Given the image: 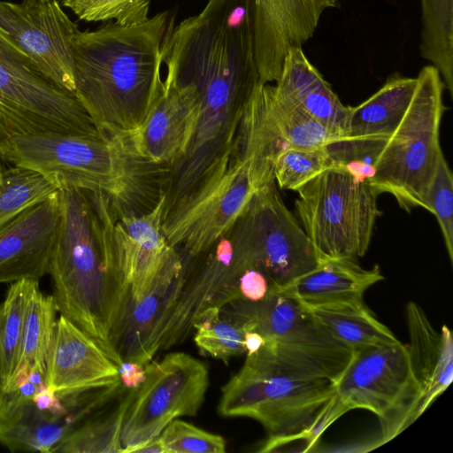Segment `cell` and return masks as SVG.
Instances as JSON below:
<instances>
[{
	"label": "cell",
	"mask_w": 453,
	"mask_h": 453,
	"mask_svg": "<svg viewBox=\"0 0 453 453\" xmlns=\"http://www.w3.org/2000/svg\"><path fill=\"white\" fill-rule=\"evenodd\" d=\"M168 12L145 22H108L73 38L74 95L102 133L139 128L162 87L163 44L172 24Z\"/></svg>",
	"instance_id": "obj_1"
},
{
	"label": "cell",
	"mask_w": 453,
	"mask_h": 453,
	"mask_svg": "<svg viewBox=\"0 0 453 453\" xmlns=\"http://www.w3.org/2000/svg\"><path fill=\"white\" fill-rule=\"evenodd\" d=\"M58 226L48 274L58 311L91 336L112 361L129 283L104 231L88 191L58 190Z\"/></svg>",
	"instance_id": "obj_2"
},
{
	"label": "cell",
	"mask_w": 453,
	"mask_h": 453,
	"mask_svg": "<svg viewBox=\"0 0 453 453\" xmlns=\"http://www.w3.org/2000/svg\"><path fill=\"white\" fill-rule=\"evenodd\" d=\"M246 108L238 127L196 181L165 206L163 231L183 266L207 250L275 181L269 152Z\"/></svg>",
	"instance_id": "obj_3"
},
{
	"label": "cell",
	"mask_w": 453,
	"mask_h": 453,
	"mask_svg": "<svg viewBox=\"0 0 453 453\" xmlns=\"http://www.w3.org/2000/svg\"><path fill=\"white\" fill-rule=\"evenodd\" d=\"M220 311L262 336L263 345L246 359L268 372L334 382L351 357L352 350L326 333L300 302L278 290L257 302L238 298Z\"/></svg>",
	"instance_id": "obj_4"
},
{
	"label": "cell",
	"mask_w": 453,
	"mask_h": 453,
	"mask_svg": "<svg viewBox=\"0 0 453 453\" xmlns=\"http://www.w3.org/2000/svg\"><path fill=\"white\" fill-rule=\"evenodd\" d=\"M417 79L413 98L384 140L369 183L378 195H392L408 212L416 207L427 211L426 194L443 154L440 126L445 111L444 83L432 65L424 66Z\"/></svg>",
	"instance_id": "obj_5"
},
{
	"label": "cell",
	"mask_w": 453,
	"mask_h": 453,
	"mask_svg": "<svg viewBox=\"0 0 453 453\" xmlns=\"http://www.w3.org/2000/svg\"><path fill=\"white\" fill-rule=\"evenodd\" d=\"M296 210L319 260H357L367 251L380 215L378 194L340 166L299 188Z\"/></svg>",
	"instance_id": "obj_6"
},
{
	"label": "cell",
	"mask_w": 453,
	"mask_h": 453,
	"mask_svg": "<svg viewBox=\"0 0 453 453\" xmlns=\"http://www.w3.org/2000/svg\"><path fill=\"white\" fill-rule=\"evenodd\" d=\"M45 132L99 134L74 93L50 81L0 26V145Z\"/></svg>",
	"instance_id": "obj_7"
},
{
	"label": "cell",
	"mask_w": 453,
	"mask_h": 453,
	"mask_svg": "<svg viewBox=\"0 0 453 453\" xmlns=\"http://www.w3.org/2000/svg\"><path fill=\"white\" fill-rule=\"evenodd\" d=\"M0 158L40 173L58 190L105 193L119 183L123 172L119 149L104 133L19 134L0 145Z\"/></svg>",
	"instance_id": "obj_8"
},
{
	"label": "cell",
	"mask_w": 453,
	"mask_h": 453,
	"mask_svg": "<svg viewBox=\"0 0 453 453\" xmlns=\"http://www.w3.org/2000/svg\"><path fill=\"white\" fill-rule=\"evenodd\" d=\"M333 394L330 380L294 379L245 359L221 388L217 411L224 418H252L268 437L288 436L307 429Z\"/></svg>",
	"instance_id": "obj_9"
},
{
	"label": "cell",
	"mask_w": 453,
	"mask_h": 453,
	"mask_svg": "<svg viewBox=\"0 0 453 453\" xmlns=\"http://www.w3.org/2000/svg\"><path fill=\"white\" fill-rule=\"evenodd\" d=\"M145 372L123 419L119 453H134L173 419L196 416L210 384L206 365L185 352L150 361Z\"/></svg>",
	"instance_id": "obj_10"
},
{
	"label": "cell",
	"mask_w": 453,
	"mask_h": 453,
	"mask_svg": "<svg viewBox=\"0 0 453 453\" xmlns=\"http://www.w3.org/2000/svg\"><path fill=\"white\" fill-rule=\"evenodd\" d=\"M279 290L314 270L319 259L275 181L260 188L230 227Z\"/></svg>",
	"instance_id": "obj_11"
},
{
	"label": "cell",
	"mask_w": 453,
	"mask_h": 453,
	"mask_svg": "<svg viewBox=\"0 0 453 453\" xmlns=\"http://www.w3.org/2000/svg\"><path fill=\"white\" fill-rule=\"evenodd\" d=\"M333 386L334 395L348 411H369L379 418L381 428L386 426L413 395L405 344L399 342L353 350Z\"/></svg>",
	"instance_id": "obj_12"
},
{
	"label": "cell",
	"mask_w": 453,
	"mask_h": 453,
	"mask_svg": "<svg viewBox=\"0 0 453 453\" xmlns=\"http://www.w3.org/2000/svg\"><path fill=\"white\" fill-rule=\"evenodd\" d=\"M0 26L50 81L74 93L73 38L79 29L58 1H0Z\"/></svg>",
	"instance_id": "obj_13"
},
{
	"label": "cell",
	"mask_w": 453,
	"mask_h": 453,
	"mask_svg": "<svg viewBox=\"0 0 453 453\" xmlns=\"http://www.w3.org/2000/svg\"><path fill=\"white\" fill-rule=\"evenodd\" d=\"M92 193V192H91ZM103 227L129 283V301L141 299L158 274L180 253L163 231L166 196L147 213L115 218L107 199L92 193Z\"/></svg>",
	"instance_id": "obj_14"
},
{
	"label": "cell",
	"mask_w": 453,
	"mask_h": 453,
	"mask_svg": "<svg viewBox=\"0 0 453 453\" xmlns=\"http://www.w3.org/2000/svg\"><path fill=\"white\" fill-rule=\"evenodd\" d=\"M409 342L405 344L413 382V395L404 410L381 428L380 443L401 434L444 392L453 380V337L443 325L434 328L414 302L405 307Z\"/></svg>",
	"instance_id": "obj_15"
},
{
	"label": "cell",
	"mask_w": 453,
	"mask_h": 453,
	"mask_svg": "<svg viewBox=\"0 0 453 453\" xmlns=\"http://www.w3.org/2000/svg\"><path fill=\"white\" fill-rule=\"evenodd\" d=\"M338 0H254V46L260 83L275 82L289 50L314 35Z\"/></svg>",
	"instance_id": "obj_16"
},
{
	"label": "cell",
	"mask_w": 453,
	"mask_h": 453,
	"mask_svg": "<svg viewBox=\"0 0 453 453\" xmlns=\"http://www.w3.org/2000/svg\"><path fill=\"white\" fill-rule=\"evenodd\" d=\"M198 117L196 93L189 87L164 79L161 92L142 126L125 134L141 156L171 167L185 155Z\"/></svg>",
	"instance_id": "obj_17"
},
{
	"label": "cell",
	"mask_w": 453,
	"mask_h": 453,
	"mask_svg": "<svg viewBox=\"0 0 453 453\" xmlns=\"http://www.w3.org/2000/svg\"><path fill=\"white\" fill-rule=\"evenodd\" d=\"M58 194L0 228V283L48 274L59 219Z\"/></svg>",
	"instance_id": "obj_18"
},
{
	"label": "cell",
	"mask_w": 453,
	"mask_h": 453,
	"mask_svg": "<svg viewBox=\"0 0 453 453\" xmlns=\"http://www.w3.org/2000/svg\"><path fill=\"white\" fill-rule=\"evenodd\" d=\"M118 381L115 362L91 336L60 314L48 362L47 386L61 396Z\"/></svg>",
	"instance_id": "obj_19"
},
{
	"label": "cell",
	"mask_w": 453,
	"mask_h": 453,
	"mask_svg": "<svg viewBox=\"0 0 453 453\" xmlns=\"http://www.w3.org/2000/svg\"><path fill=\"white\" fill-rule=\"evenodd\" d=\"M273 86L310 117L343 138L349 106L342 104L303 48L288 51Z\"/></svg>",
	"instance_id": "obj_20"
},
{
	"label": "cell",
	"mask_w": 453,
	"mask_h": 453,
	"mask_svg": "<svg viewBox=\"0 0 453 453\" xmlns=\"http://www.w3.org/2000/svg\"><path fill=\"white\" fill-rule=\"evenodd\" d=\"M383 280L379 265L370 269L356 260L322 259L318 266L279 289L305 306L363 301L365 292Z\"/></svg>",
	"instance_id": "obj_21"
},
{
	"label": "cell",
	"mask_w": 453,
	"mask_h": 453,
	"mask_svg": "<svg viewBox=\"0 0 453 453\" xmlns=\"http://www.w3.org/2000/svg\"><path fill=\"white\" fill-rule=\"evenodd\" d=\"M87 418L81 408L54 415L38 410L32 400L0 408V443L11 451L53 453Z\"/></svg>",
	"instance_id": "obj_22"
},
{
	"label": "cell",
	"mask_w": 453,
	"mask_h": 453,
	"mask_svg": "<svg viewBox=\"0 0 453 453\" xmlns=\"http://www.w3.org/2000/svg\"><path fill=\"white\" fill-rule=\"evenodd\" d=\"M417 83V77L390 75L365 101L349 106L343 138H386L406 112Z\"/></svg>",
	"instance_id": "obj_23"
},
{
	"label": "cell",
	"mask_w": 453,
	"mask_h": 453,
	"mask_svg": "<svg viewBox=\"0 0 453 453\" xmlns=\"http://www.w3.org/2000/svg\"><path fill=\"white\" fill-rule=\"evenodd\" d=\"M320 326L350 350L398 343L363 301L305 306Z\"/></svg>",
	"instance_id": "obj_24"
},
{
	"label": "cell",
	"mask_w": 453,
	"mask_h": 453,
	"mask_svg": "<svg viewBox=\"0 0 453 453\" xmlns=\"http://www.w3.org/2000/svg\"><path fill=\"white\" fill-rule=\"evenodd\" d=\"M57 312L53 296L42 292L39 280L31 285L23 326L19 366L47 375L48 362L57 327Z\"/></svg>",
	"instance_id": "obj_25"
},
{
	"label": "cell",
	"mask_w": 453,
	"mask_h": 453,
	"mask_svg": "<svg viewBox=\"0 0 453 453\" xmlns=\"http://www.w3.org/2000/svg\"><path fill=\"white\" fill-rule=\"evenodd\" d=\"M136 389L125 388L109 410L100 411L79 425L54 452L119 453L123 419Z\"/></svg>",
	"instance_id": "obj_26"
},
{
	"label": "cell",
	"mask_w": 453,
	"mask_h": 453,
	"mask_svg": "<svg viewBox=\"0 0 453 453\" xmlns=\"http://www.w3.org/2000/svg\"><path fill=\"white\" fill-rule=\"evenodd\" d=\"M420 55L439 71L452 96L453 0H420Z\"/></svg>",
	"instance_id": "obj_27"
},
{
	"label": "cell",
	"mask_w": 453,
	"mask_h": 453,
	"mask_svg": "<svg viewBox=\"0 0 453 453\" xmlns=\"http://www.w3.org/2000/svg\"><path fill=\"white\" fill-rule=\"evenodd\" d=\"M58 189L40 173L0 158V228Z\"/></svg>",
	"instance_id": "obj_28"
},
{
	"label": "cell",
	"mask_w": 453,
	"mask_h": 453,
	"mask_svg": "<svg viewBox=\"0 0 453 453\" xmlns=\"http://www.w3.org/2000/svg\"><path fill=\"white\" fill-rule=\"evenodd\" d=\"M34 280L9 285L0 304V393L9 386L19 365L27 299Z\"/></svg>",
	"instance_id": "obj_29"
},
{
	"label": "cell",
	"mask_w": 453,
	"mask_h": 453,
	"mask_svg": "<svg viewBox=\"0 0 453 453\" xmlns=\"http://www.w3.org/2000/svg\"><path fill=\"white\" fill-rule=\"evenodd\" d=\"M194 342L201 354L228 364L230 358L246 354L243 328L222 315L220 307L210 306L195 319Z\"/></svg>",
	"instance_id": "obj_30"
},
{
	"label": "cell",
	"mask_w": 453,
	"mask_h": 453,
	"mask_svg": "<svg viewBox=\"0 0 453 453\" xmlns=\"http://www.w3.org/2000/svg\"><path fill=\"white\" fill-rule=\"evenodd\" d=\"M332 166L326 147H289L273 160L274 180L280 188L296 191Z\"/></svg>",
	"instance_id": "obj_31"
},
{
	"label": "cell",
	"mask_w": 453,
	"mask_h": 453,
	"mask_svg": "<svg viewBox=\"0 0 453 453\" xmlns=\"http://www.w3.org/2000/svg\"><path fill=\"white\" fill-rule=\"evenodd\" d=\"M85 21L114 20L120 26H133L149 19L150 0H60Z\"/></svg>",
	"instance_id": "obj_32"
},
{
	"label": "cell",
	"mask_w": 453,
	"mask_h": 453,
	"mask_svg": "<svg viewBox=\"0 0 453 453\" xmlns=\"http://www.w3.org/2000/svg\"><path fill=\"white\" fill-rule=\"evenodd\" d=\"M165 453H225L226 442L216 434L175 418L158 436Z\"/></svg>",
	"instance_id": "obj_33"
},
{
	"label": "cell",
	"mask_w": 453,
	"mask_h": 453,
	"mask_svg": "<svg viewBox=\"0 0 453 453\" xmlns=\"http://www.w3.org/2000/svg\"><path fill=\"white\" fill-rule=\"evenodd\" d=\"M427 211L435 216L453 262V175L443 154L426 194Z\"/></svg>",
	"instance_id": "obj_34"
},
{
	"label": "cell",
	"mask_w": 453,
	"mask_h": 453,
	"mask_svg": "<svg viewBox=\"0 0 453 453\" xmlns=\"http://www.w3.org/2000/svg\"><path fill=\"white\" fill-rule=\"evenodd\" d=\"M273 290H275L274 286L263 269H248L239 279V291L242 299L257 302Z\"/></svg>",
	"instance_id": "obj_35"
},
{
	"label": "cell",
	"mask_w": 453,
	"mask_h": 453,
	"mask_svg": "<svg viewBox=\"0 0 453 453\" xmlns=\"http://www.w3.org/2000/svg\"><path fill=\"white\" fill-rule=\"evenodd\" d=\"M121 384L126 388H137L145 380V365L133 361H123L119 367Z\"/></svg>",
	"instance_id": "obj_36"
},
{
	"label": "cell",
	"mask_w": 453,
	"mask_h": 453,
	"mask_svg": "<svg viewBox=\"0 0 453 453\" xmlns=\"http://www.w3.org/2000/svg\"><path fill=\"white\" fill-rule=\"evenodd\" d=\"M134 453H165V450L159 437H157L139 447Z\"/></svg>",
	"instance_id": "obj_37"
},
{
	"label": "cell",
	"mask_w": 453,
	"mask_h": 453,
	"mask_svg": "<svg viewBox=\"0 0 453 453\" xmlns=\"http://www.w3.org/2000/svg\"><path fill=\"white\" fill-rule=\"evenodd\" d=\"M0 315H1V307H0Z\"/></svg>",
	"instance_id": "obj_38"
}]
</instances>
